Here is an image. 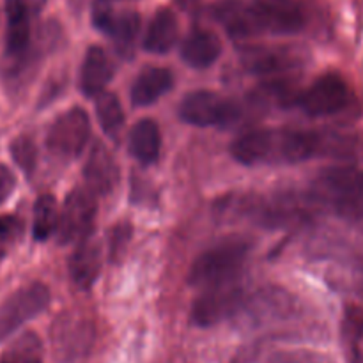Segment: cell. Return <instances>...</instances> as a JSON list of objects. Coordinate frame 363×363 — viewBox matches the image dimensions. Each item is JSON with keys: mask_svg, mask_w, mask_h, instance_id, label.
Instances as JSON below:
<instances>
[{"mask_svg": "<svg viewBox=\"0 0 363 363\" xmlns=\"http://www.w3.org/2000/svg\"><path fill=\"white\" fill-rule=\"evenodd\" d=\"M34 0H6V50H4V80L18 85L34 69L38 50L32 46L30 11Z\"/></svg>", "mask_w": 363, "mask_h": 363, "instance_id": "obj_3", "label": "cell"}, {"mask_svg": "<svg viewBox=\"0 0 363 363\" xmlns=\"http://www.w3.org/2000/svg\"><path fill=\"white\" fill-rule=\"evenodd\" d=\"M358 151L357 138L335 131L254 130L241 135L230 145L234 160L247 167L287 165L315 156L350 158Z\"/></svg>", "mask_w": 363, "mask_h": 363, "instance_id": "obj_1", "label": "cell"}, {"mask_svg": "<svg viewBox=\"0 0 363 363\" xmlns=\"http://www.w3.org/2000/svg\"><path fill=\"white\" fill-rule=\"evenodd\" d=\"M96 211L98 206H96L94 194L89 188H74L73 191H69L59 213V223L55 230L59 243H74L89 236Z\"/></svg>", "mask_w": 363, "mask_h": 363, "instance_id": "obj_11", "label": "cell"}, {"mask_svg": "<svg viewBox=\"0 0 363 363\" xmlns=\"http://www.w3.org/2000/svg\"><path fill=\"white\" fill-rule=\"evenodd\" d=\"M130 152L144 165H151L160 158L162 151V133L152 119H140L133 124L128 138Z\"/></svg>", "mask_w": 363, "mask_h": 363, "instance_id": "obj_21", "label": "cell"}, {"mask_svg": "<svg viewBox=\"0 0 363 363\" xmlns=\"http://www.w3.org/2000/svg\"><path fill=\"white\" fill-rule=\"evenodd\" d=\"M14 222L11 218H0V240H6L13 234Z\"/></svg>", "mask_w": 363, "mask_h": 363, "instance_id": "obj_33", "label": "cell"}, {"mask_svg": "<svg viewBox=\"0 0 363 363\" xmlns=\"http://www.w3.org/2000/svg\"><path fill=\"white\" fill-rule=\"evenodd\" d=\"M4 257V252L2 250H0V259H2Z\"/></svg>", "mask_w": 363, "mask_h": 363, "instance_id": "obj_34", "label": "cell"}, {"mask_svg": "<svg viewBox=\"0 0 363 363\" xmlns=\"http://www.w3.org/2000/svg\"><path fill=\"white\" fill-rule=\"evenodd\" d=\"M250 325H264L269 321H282V319L293 318L296 312V301L286 291L279 287H264L252 294L250 298H245V303L241 311Z\"/></svg>", "mask_w": 363, "mask_h": 363, "instance_id": "obj_14", "label": "cell"}, {"mask_svg": "<svg viewBox=\"0 0 363 363\" xmlns=\"http://www.w3.org/2000/svg\"><path fill=\"white\" fill-rule=\"evenodd\" d=\"M177 35H179L177 16L172 9L163 7V9L156 11L151 23H149L144 38V48L151 53L163 55L169 50H172V46L177 41Z\"/></svg>", "mask_w": 363, "mask_h": 363, "instance_id": "obj_22", "label": "cell"}, {"mask_svg": "<svg viewBox=\"0 0 363 363\" xmlns=\"http://www.w3.org/2000/svg\"><path fill=\"white\" fill-rule=\"evenodd\" d=\"M241 60L250 73L273 77L298 69L303 64V53L294 46H248Z\"/></svg>", "mask_w": 363, "mask_h": 363, "instance_id": "obj_13", "label": "cell"}, {"mask_svg": "<svg viewBox=\"0 0 363 363\" xmlns=\"http://www.w3.org/2000/svg\"><path fill=\"white\" fill-rule=\"evenodd\" d=\"M245 289L238 279L204 287V293L191 305V323L209 328L240 314L245 303Z\"/></svg>", "mask_w": 363, "mask_h": 363, "instance_id": "obj_6", "label": "cell"}, {"mask_svg": "<svg viewBox=\"0 0 363 363\" xmlns=\"http://www.w3.org/2000/svg\"><path fill=\"white\" fill-rule=\"evenodd\" d=\"M113 69L108 55L101 46H91L87 50L80 69V91L85 96H98L105 91L106 84L112 78Z\"/></svg>", "mask_w": 363, "mask_h": 363, "instance_id": "obj_19", "label": "cell"}, {"mask_svg": "<svg viewBox=\"0 0 363 363\" xmlns=\"http://www.w3.org/2000/svg\"><path fill=\"white\" fill-rule=\"evenodd\" d=\"M11 156H13L14 163L20 167L21 172L25 176H32L38 165V147H35L34 140L30 137H16L9 145Z\"/></svg>", "mask_w": 363, "mask_h": 363, "instance_id": "obj_28", "label": "cell"}, {"mask_svg": "<svg viewBox=\"0 0 363 363\" xmlns=\"http://www.w3.org/2000/svg\"><path fill=\"white\" fill-rule=\"evenodd\" d=\"M351 103L350 85L340 74H321L308 89L298 94L296 105L311 117L339 113Z\"/></svg>", "mask_w": 363, "mask_h": 363, "instance_id": "obj_10", "label": "cell"}, {"mask_svg": "<svg viewBox=\"0 0 363 363\" xmlns=\"http://www.w3.org/2000/svg\"><path fill=\"white\" fill-rule=\"evenodd\" d=\"M250 6L261 32L291 35L305 27V13L296 0H254Z\"/></svg>", "mask_w": 363, "mask_h": 363, "instance_id": "obj_12", "label": "cell"}, {"mask_svg": "<svg viewBox=\"0 0 363 363\" xmlns=\"http://www.w3.org/2000/svg\"><path fill=\"white\" fill-rule=\"evenodd\" d=\"M41 353V340L34 333H25L2 354L0 363H43Z\"/></svg>", "mask_w": 363, "mask_h": 363, "instance_id": "obj_27", "label": "cell"}, {"mask_svg": "<svg viewBox=\"0 0 363 363\" xmlns=\"http://www.w3.org/2000/svg\"><path fill=\"white\" fill-rule=\"evenodd\" d=\"M50 303V289L41 282L28 284L0 305V342L9 339L25 323L38 318Z\"/></svg>", "mask_w": 363, "mask_h": 363, "instance_id": "obj_8", "label": "cell"}, {"mask_svg": "<svg viewBox=\"0 0 363 363\" xmlns=\"http://www.w3.org/2000/svg\"><path fill=\"white\" fill-rule=\"evenodd\" d=\"M342 342L347 360L363 363V307L350 305L342 321Z\"/></svg>", "mask_w": 363, "mask_h": 363, "instance_id": "obj_24", "label": "cell"}, {"mask_svg": "<svg viewBox=\"0 0 363 363\" xmlns=\"http://www.w3.org/2000/svg\"><path fill=\"white\" fill-rule=\"evenodd\" d=\"M89 190L94 195H108L119 184V165L105 144L96 142L84 169Z\"/></svg>", "mask_w": 363, "mask_h": 363, "instance_id": "obj_15", "label": "cell"}, {"mask_svg": "<svg viewBox=\"0 0 363 363\" xmlns=\"http://www.w3.org/2000/svg\"><path fill=\"white\" fill-rule=\"evenodd\" d=\"M131 241V225L128 222H119L108 230V255L113 262H119L128 250Z\"/></svg>", "mask_w": 363, "mask_h": 363, "instance_id": "obj_29", "label": "cell"}, {"mask_svg": "<svg viewBox=\"0 0 363 363\" xmlns=\"http://www.w3.org/2000/svg\"><path fill=\"white\" fill-rule=\"evenodd\" d=\"M91 138V117L80 106L57 117L46 133V147L62 160H73L82 155Z\"/></svg>", "mask_w": 363, "mask_h": 363, "instance_id": "obj_7", "label": "cell"}, {"mask_svg": "<svg viewBox=\"0 0 363 363\" xmlns=\"http://www.w3.org/2000/svg\"><path fill=\"white\" fill-rule=\"evenodd\" d=\"M59 223V208L52 195H41L34 204L32 216V236L35 241H46L57 230Z\"/></svg>", "mask_w": 363, "mask_h": 363, "instance_id": "obj_25", "label": "cell"}, {"mask_svg": "<svg viewBox=\"0 0 363 363\" xmlns=\"http://www.w3.org/2000/svg\"><path fill=\"white\" fill-rule=\"evenodd\" d=\"M138 32H140V16L135 11H124L116 14L106 35L112 38L119 55L130 57L133 53Z\"/></svg>", "mask_w": 363, "mask_h": 363, "instance_id": "obj_23", "label": "cell"}, {"mask_svg": "<svg viewBox=\"0 0 363 363\" xmlns=\"http://www.w3.org/2000/svg\"><path fill=\"white\" fill-rule=\"evenodd\" d=\"M174 77L167 67L147 66L131 85V103L135 106H147L158 101L167 91H170Z\"/></svg>", "mask_w": 363, "mask_h": 363, "instance_id": "obj_20", "label": "cell"}, {"mask_svg": "<svg viewBox=\"0 0 363 363\" xmlns=\"http://www.w3.org/2000/svg\"><path fill=\"white\" fill-rule=\"evenodd\" d=\"M14 188H16V177L9 167L0 163V206L13 195Z\"/></svg>", "mask_w": 363, "mask_h": 363, "instance_id": "obj_32", "label": "cell"}, {"mask_svg": "<svg viewBox=\"0 0 363 363\" xmlns=\"http://www.w3.org/2000/svg\"><path fill=\"white\" fill-rule=\"evenodd\" d=\"M269 363H333L328 357L312 351H282L275 353Z\"/></svg>", "mask_w": 363, "mask_h": 363, "instance_id": "obj_31", "label": "cell"}, {"mask_svg": "<svg viewBox=\"0 0 363 363\" xmlns=\"http://www.w3.org/2000/svg\"><path fill=\"white\" fill-rule=\"evenodd\" d=\"M250 247L240 240L225 241L199 255L188 273V282L197 287L238 279L247 262Z\"/></svg>", "mask_w": 363, "mask_h": 363, "instance_id": "obj_4", "label": "cell"}, {"mask_svg": "<svg viewBox=\"0 0 363 363\" xmlns=\"http://www.w3.org/2000/svg\"><path fill=\"white\" fill-rule=\"evenodd\" d=\"M116 14L112 0H94V4H92V23L103 34H108Z\"/></svg>", "mask_w": 363, "mask_h": 363, "instance_id": "obj_30", "label": "cell"}, {"mask_svg": "<svg viewBox=\"0 0 363 363\" xmlns=\"http://www.w3.org/2000/svg\"><path fill=\"white\" fill-rule=\"evenodd\" d=\"M94 106L101 130L106 135H116L124 123V110L119 98L113 92L103 91L96 96Z\"/></svg>", "mask_w": 363, "mask_h": 363, "instance_id": "obj_26", "label": "cell"}, {"mask_svg": "<svg viewBox=\"0 0 363 363\" xmlns=\"http://www.w3.org/2000/svg\"><path fill=\"white\" fill-rule=\"evenodd\" d=\"M213 16L234 39H250L261 34L252 6L241 0H220L213 7Z\"/></svg>", "mask_w": 363, "mask_h": 363, "instance_id": "obj_16", "label": "cell"}, {"mask_svg": "<svg viewBox=\"0 0 363 363\" xmlns=\"http://www.w3.org/2000/svg\"><path fill=\"white\" fill-rule=\"evenodd\" d=\"M96 339L94 325L82 312H62L50 328L53 357L59 363H73L91 351Z\"/></svg>", "mask_w": 363, "mask_h": 363, "instance_id": "obj_5", "label": "cell"}, {"mask_svg": "<svg viewBox=\"0 0 363 363\" xmlns=\"http://www.w3.org/2000/svg\"><path fill=\"white\" fill-rule=\"evenodd\" d=\"M101 273V248L94 238L89 234L78 241L77 248L69 259V277L74 286L89 289L94 286L96 279Z\"/></svg>", "mask_w": 363, "mask_h": 363, "instance_id": "obj_17", "label": "cell"}, {"mask_svg": "<svg viewBox=\"0 0 363 363\" xmlns=\"http://www.w3.org/2000/svg\"><path fill=\"white\" fill-rule=\"evenodd\" d=\"M222 53V41L211 30L190 32L181 45V59L195 69H206L218 60Z\"/></svg>", "mask_w": 363, "mask_h": 363, "instance_id": "obj_18", "label": "cell"}, {"mask_svg": "<svg viewBox=\"0 0 363 363\" xmlns=\"http://www.w3.org/2000/svg\"><path fill=\"white\" fill-rule=\"evenodd\" d=\"M312 201L330 208L346 222L363 223V170L357 167L323 170L312 186Z\"/></svg>", "mask_w": 363, "mask_h": 363, "instance_id": "obj_2", "label": "cell"}, {"mask_svg": "<svg viewBox=\"0 0 363 363\" xmlns=\"http://www.w3.org/2000/svg\"><path fill=\"white\" fill-rule=\"evenodd\" d=\"M179 117L197 128L230 126L240 119V108L211 91H194L179 103Z\"/></svg>", "mask_w": 363, "mask_h": 363, "instance_id": "obj_9", "label": "cell"}]
</instances>
